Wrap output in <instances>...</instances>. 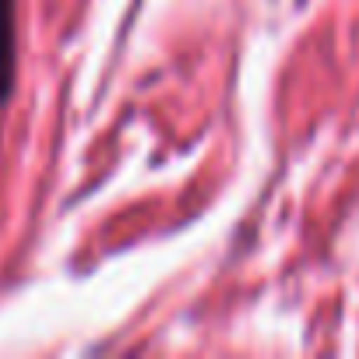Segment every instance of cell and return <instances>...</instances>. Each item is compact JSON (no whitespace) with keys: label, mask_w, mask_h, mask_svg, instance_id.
Here are the masks:
<instances>
[{"label":"cell","mask_w":359,"mask_h":359,"mask_svg":"<svg viewBox=\"0 0 359 359\" xmlns=\"http://www.w3.org/2000/svg\"><path fill=\"white\" fill-rule=\"evenodd\" d=\"M15 0H0V106L8 102L11 88H15V67H18V53H15Z\"/></svg>","instance_id":"1"}]
</instances>
